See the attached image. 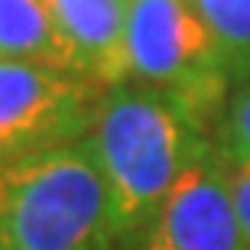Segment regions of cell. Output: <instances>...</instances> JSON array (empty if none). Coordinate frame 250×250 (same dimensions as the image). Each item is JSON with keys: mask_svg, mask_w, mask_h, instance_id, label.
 I'll return each mask as SVG.
<instances>
[{"mask_svg": "<svg viewBox=\"0 0 250 250\" xmlns=\"http://www.w3.org/2000/svg\"><path fill=\"white\" fill-rule=\"evenodd\" d=\"M0 59L75 72L72 56L42 0H0Z\"/></svg>", "mask_w": 250, "mask_h": 250, "instance_id": "7", "label": "cell"}, {"mask_svg": "<svg viewBox=\"0 0 250 250\" xmlns=\"http://www.w3.org/2000/svg\"><path fill=\"white\" fill-rule=\"evenodd\" d=\"M75 72L104 91L124 84L127 0H42Z\"/></svg>", "mask_w": 250, "mask_h": 250, "instance_id": "6", "label": "cell"}, {"mask_svg": "<svg viewBox=\"0 0 250 250\" xmlns=\"http://www.w3.org/2000/svg\"><path fill=\"white\" fill-rule=\"evenodd\" d=\"M214 143L228 156L250 159V75L234 84L221 124H218V133H214Z\"/></svg>", "mask_w": 250, "mask_h": 250, "instance_id": "9", "label": "cell"}, {"mask_svg": "<svg viewBox=\"0 0 250 250\" xmlns=\"http://www.w3.org/2000/svg\"><path fill=\"white\" fill-rule=\"evenodd\" d=\"M202 23L208 26L231 82L250 75V0H192Z\"/></svg>", "mask_w": 250, "mask_h": 250, "instance_id": "8", "label": "cell"}, {"mask_svg": "<svg viewBox=\"0 0 250 250\" xmlns=\"http://www.w3.org/2000/svg\"><path fill=\"white\" fill-rule=\"evenodd\" d=\"M124 82L172 98L211 137L234 91L192 0H127Z\"/></svg>", "mask_w": 250, "mask_h": 250, "instance_id": "3", "label": "cell"}, {"mask_svg": "<svg viewBox=\"0 0 250 250\" xmlns=\"http://www.w3.org/2000/svg\"><path fill=\"white\" fill-rule=\"evenodd\" d=\"M117 250H247L218 143L195 156L172 192L117 241Z\"/></svg>", "mask_w": 250, "mask_h": 250, "instance_id": "5", "label": "cell"}, {"mask_svg": "<svg viewBox=\"0 0 250 250\" xmlns=\"http://www.w3.org/2000/svg\"><path fill=\"white\" fill-rule=\"evenodd\" d=\"M0 250H117L111 195L88 137L0 163Z\"/></svg>", "mask_w": 250, "mask_h": 250, "instance_id": "2", "label": "cell"}, {"mask_svg": "<svg viewBox=\"0 0 250 250\" xmlns=\"http://www.w3.org/2000/svg\"><path fill=\"white\" fill-rule=\"evenodd\" d=\"M88 143L111 195L121 241L172 192L214 137L172 98L124 82L104 91Z\"/></svg>", "mask_w": 250, "mask_h": 250, "instance_id": "1", "label": "cell"}, {"mask_svg": "<svg viewBox=\"0 0 250 250\" xmlns=\"http://www.w3.org/2000/svg\"><path fill=\"white\" fill-rule=\"evenodd\" d=\"M101 98V84L75 72L0 59V163L84 140Z\"/></svg>", "mask_w": 250, "mask_h": 250, "instance_id": "4", "label": "cell"}, {"mask_svg": "<svg viewBox=\"0 0 250 250\" xmlns=\"http://www.w3.org/2000/svg\"><path fill=\"white\" fill-rule=\"evenodd\" d=\"M224 156L228 166V179H231V195H234V208H237V221L244 231V247L250 250V159L241 156Z\"/></svg>", "mask_w": 250, "mask_h": 250, "instance_id": "10", "label": "cell"}]
</instances>
